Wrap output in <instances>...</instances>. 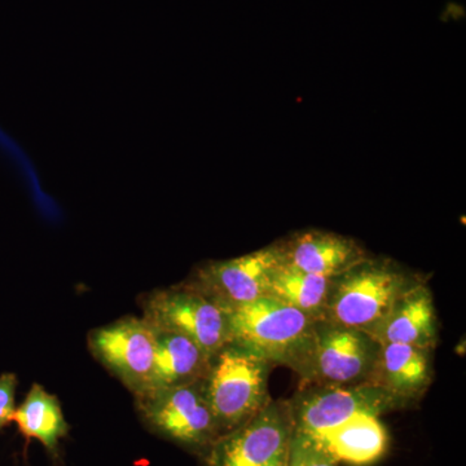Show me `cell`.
I'll list each match as a JSON object with an SVG mask.
<instances>
[{
    "label": "cell",
    "mask_w": 466,
    "mask_h": 466,
    "mask_svg": "<svg viewBox=\"0 0 466 466\" xmlns=\"http://www.w3.org/2000/svg\"><path fill=\"white\" fill-rule=\"evenodd\" d=\"M422 279L394 259L370 254L334 276L321 320L373 336L401 294Z\"/></svg>",
    "instance_id": "obj_1"
},
{
    "label": "cell",
    "mask_w": 466,
    "mask_h": 466,
    "mask_svg": "<svg viewBox=\"0 0 466 466\" xmlns=\"http://www.w3.org/2000/svg\"><path fill=\"white\" fill-rule=\"evenodd\" d=\"M225 309L231 342L274 366L299 372L311 349L317 319L269 297Z\"/></svg>",
    "instance_id": "obj_2"
},
{
    "label": "cell",
    "mask_w": 466,
    "mask_h": 466,
    "mask_svg": "<svg viewBox=\"0 0 466 466\" xmlns=\"http://www.w3.org/2000/svg\"><path fill=\"white\" fill-rule=\"evenodd\" d=\"M272 368L274 364L235 342L211 358L204 385L220 435L249 421L271 400Z\"/></svg>",
    "instance_id": "obj_3"
},
{
    "label": "cell",
    "mask_w": 466,
    "mask_h": 466,
    "mask_svg": "<svg viewBox=\"0 0 466 466\" xmlns=\"http://www.w3.org/2000/svg\"><path fill=\"white\" fill-rule=\"evenodd\" d=\"M137 407L153 431L204 458L220 437L205 392L204 380L147 390L137 395Z\"/></svg>",
    "instance_id": "obj_4"
},
{
    "label": "cell",
    "mask_w": 466,
    "mask_h": 466,
    "mask_svg": "<svg viewBox=\"0 0 466 466\" xmlns=\"http://www.w3.org/2000/svg\"><path fill=\"white\" fill-rule=\"evenodd\" d=\"M381 343L355 328L317 320L308 358L297 375L300 386L370 383Z\"/></svg>",
    "instance_id": "obj_5"
},
{
    "label": "cell",
    "mask_w": 466,
    "mask_h": 466,
    "mask_svg": "<svg viewBox=\"0 0 466 466\" xmlns=\"http://www.w3.org/2000/svg\"><path fill=\"white\" fill-rule=\"evenodd\" d=\"M143 309L144 320L155 329L187 337L208 358L231 342L226 309L188 281L153 291Z\"/></svg>",
    "instance_id": "obj_6"
},
{
    "label": "cell",
    "mask_w": 466,
    "mask_h": 466,
    "mask_svg": "<svg viewBox=\"0 0 466 466\" xmlns=\"http://www.w3.org/2000/svg\"><path fill=\"white\" fill-rule=\"evenodd\" d=\"M294 424L288 400H271L253 419L220 435L207 466H289Z\"/></svg>",
    "instance_id": "obj_7"
},
{
    "label": "cell",
    "mask_w": 466,
    "mask_h": 466,
    "mask_svg": "<svg viewBox=\"0 0 466 466\" xmlns=\"http://www.w3.org/2000/svg\"><path fill=\"white\" fill-rule=\"evenodd\" d=\"M294 433L315 434L368 413L382 416L408 408L404 401L373 383L300 386L288 400Z\"/></svg>",
    "instance_id": "obj_8"
},
{
    "label": "cell",
    "mask_w": 466,
    "mask_h": 466,
    "mask_svg": "<svg viewBox=\"0 0 466 466\" xmlns=\"http://www.w3.org/2000/svg\"><path fill=\"white\" fill-rule=\"evenodd\" d=\"M283 265L278 241L226 260H211L196 269L191 283L218 303L231 308L266 297L269 281Z\"/></svg>",
    "instance_id": "obj_9"
},
{
    "label": "cell",
    "mask_w": 466,
    "mask_h": 466,
    "mask_svg": "<svg viewBox=\"0 0 466 466\" xmlns=\"http://www.w3.org/2000/svg\"><path fill=\"white\" fill-rule=\"evenodd\" d=\"M88 349L135 395L146 390L156 349L148 321L128 317L97 328L88 334Z\"/></svg>",
    "instance_id": "obj_10"
},
{
    "label": "cell",
    "mask_w": 466,
    "mask_h": 466,
    "mask_svg": "<svg viewBox=\"0 0 466 466\" xmlns=\"http://www.w3.org/2000/svg\"><path fill=\"white\" fill-rule=\"evenodd\" d=\"M278 244L283 266L325 278L339 276L370 256L354 238L321 229L293 233Z\"/></svg>",
    "instance_id": "obj_11"
},
{
    "label": "cell",
    "mask_w": 466,
    "mask_h": 466,
    "mask_svg": "<svg viewBox=\"0 0 466 466\" xmlns=\"http://www.w3.org/2000/svg\"><path fill=\"white\" fill-rule=\"evenodd\" d=\"M373 337L381 345L401 343L435 349L440 342V321L433 293L425 278L401 294Z\"/></svg>",
    "instance_id": "obj_12"
},
{
    "label": "cell",
    "mask_w": 466,
    "mask_h": 466,
    "mask_svg": "<svg viewBox=\"0 0 466 466\" xmlns=\"http://www.w3.org/2000/svg\"><path fill=\"white\" fill-rule=\"evenodd\" d=\"M433 352L401 343H383L370 383L410 407L424 397L433 382Z\"/></svg>",
    "instance_id": "obj_13"
},
{
    "label": "cell",
    "mask_w": 466,
    "mask_h": 466,
    "mask_svg": "<svg viewBox=\"0 0 466 466\" xmlns=\"http://www.w3.org/2000/svg\"><path fill=\"white\" fill-rule=\"evenodd\" d=\"M299 435L308 438L334 464L370 465L385 455L389 446L388 431L381 420L368 413L351 417L319 433Z\"/></svg>",
    "instance_id": "obj_14"
},
{
    "label": "cell",
    "mask_w": 466,
    "mask_h": 466,
    "mask_svg": "<svg viewBox=\"0 0 466 466\" xmlns=\"http://www.w3.org/2000/svg\"><path fill=\"white\" fill-rule=\"evenodd\" d=\"M155 358L144 391L188 385L207 377L211 358L196 343L167 330L155 329Z\"/></svg>",
    "instance_id": "obj_15"
},
{
    "label": "cell",
    "mask_w": 466,
    "mask_h": 466,
    "mask_svg": "<svg viewBox=\"0 0 466 466\" xmlns=\"http://www.w3.org/2000/svg\"><path fill=\"white\" fill-rule=\"evenodd\" d=\"M12 421L26 440L41 441L52 455H56L58 441L66 437L69 425L64 419L57 398L34 383L25 400L15 410Z\"/></svg>",
    "instance_id": "obj_16"
},
{
    "label": "cell",
    "mask_w": 466,
    "mask_h": 466,
    "mask_svg": "<svg viewBox=\"0 0 466 466\" xmlns=\"http://www.w3.org/2000/svg\"><path fill=\"white\" fill-rule=\"evenodd\" d=\"M333 278L308 274L281 265L269 281L266 297L321 320Z\"/></svg>",
    "instance_id": "obj_17"
},
{
    "label": "cell",
    "mask_w": 466,
    "mask_h": 466,
    "mask_svg": "<svg viewBox=\"0 0 466 466\" xmlns=\"http://www.w3.org/2000/svg\"><path fill=\"white\" fill-rule=\"evenodd\" d=\"M332 460L324 455L318 447L308 440L294 433L289 466H336Z\"/></svg>",
    "instance_id": "obj_18"
},
{
    "label": "cell",
    "mask_w": 466,
    "mask_h": 466,
    "mask_svg": "<svg viewBox=\"0 0 466 466\" xmlns=\"http://www.w3.org/2000/svg\"><path fill=\"white\" fill-rule=\"evenodd\" d=\"M17 377L14 373L0 376V431L12 421L16 398Z\"/></svg>",
    "instance_id": "obj_19"
}]
</instances>
